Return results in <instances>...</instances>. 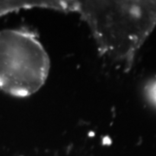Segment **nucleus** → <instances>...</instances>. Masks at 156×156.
Here are the masks:
<instances>
[{
    "label": "nucleus",
    "instance_id": "obj_1",
    "mask_svg": "<svg viewBox=\"0 0 156 156\" xmlns=\"http://www.w3.org/2000/svg\"><path fill=\"white\" fill-rule=\"evenodd\" d=\"M72 11L87 23L101 56L127 70L156 26V1H76Z\"/></svg>",
    "mask_w": 156,
    "mask_h": 156
},
{
    "label": "nucleus",
    "instance_id": "obj_2",
    "mask_svg": "<svg viewBox=\"0 0 156 156\" xmlns=\"http://www.w3.org/2000/svg\"><path fill=\"white\" fill-rule=\"evenodd\" d=\"M50 56L36 34L25 29L0 30V89L15 97H28L48 78Z\"/></svg>",
    "mask_w": 156,
    "mask_h": 156
},
{
    "label": "nucleus",
    "instance_id": "obj_3",
    "mask_svg": "<svg viewBox=\"0 0 156 156\" xmlns=\"http://www.w3.org/2000/svg\"><path fill=\"white\" fill-rule=\"evenodd\" d=\"M33 7H41V8H50L56 10L57 2L56 1H0V17L5 16L8 13L17 11L21 9H28Z\"/></svg>",
    "mask_w": 156,
    "mask_h": 156
},
{
    "label": "nucleus",
    "instance_id": "obj_4",
    "mask_svg": "<svg viewBox=\"0 0 156 156\" xmlns=\"http://www.w3.org/2000/svg\"><path fill=\"white\" fill-rule=\"evenodd\" d=\"M146 95L151 103L156 106V80L151 81L145 88Z\"/></svg>",
    "mask_w": 156,
    "mask_h": 156
}]
</instances>
